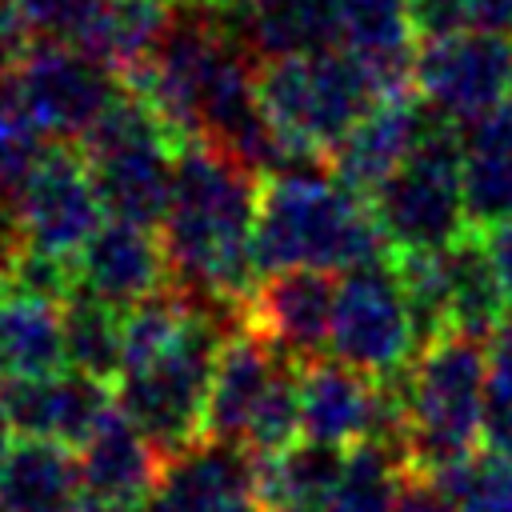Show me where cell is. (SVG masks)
<instances>
[{
	"label": "cell",
	"instance_id": "ab89813d",
	"mask_svg": "<svg viewBox=\"0 0 512 512\" xmlns=\"http://www.w3.org/2000/svg\"><path fill=\"white\" fill-rule=\"evenodd\" d=\"M184 4H196V8H208V12H224V8H232L236 0H184Z\"/></svg>",
	"mask_w": 512,
	"mask_h": 512
},
{
	"label": "cell",
	"instance_id": "ba28073f",
	"mask_svg": "<svg viewBox=\"0 0 512 512\" xmlns=\"http://www.w3.org/2000/svg\"><path fill=\"white\" fill-rule=\"evenodd\" d=\"M8 64L28 116L48 140H84L124 92V80L76 40H28Z\"/></svg>",
	"mask_w": 512,
	"mask_h": 512
},
{
	"label": "cell",
	"instance_id": "e0dca14e",
	"mask_svg": "<svg viewBox=\"0 0 512 512\" xmlns=\"http://www.w3.org/2000/svg\"><path fill=\"white\" fill-rule=\"evenodd\" d=\"M432 120V108L420 104L412 92L408 96H380L328 152L332 176L352 188L356 196H372L420 144L424 128Z\"/></svg>",
	"mask_w": 512,
	"mask_h": 512
},
{
	"label": "cell",
	"instance_id": "9a60e30c",
	"mask_svg": "<svg viewBox=\"0 0 512 512\" xmlns=\"http://www.w3.org/2000/svg\"><path fill=\"white\" fill-rule=\"evenodd\" d=\"M72 280H76L72 292L96 296V300L128 312L132 304L148 300L152 292L168 288V280H172L168 256L160 244V228L108 216L88 236V244L76 252Z\"/></svg>",
	"mask_w": 512,
	"mask_h": 512
},
{
	"label": "cell",
	"instance_id": "8fae6325",
	"mask_svg": "<svg viewBox=\"0 0 512 512\" xmlns=\"http://www.w3.org/2000/svg\"><path fill=\"white\" fill-rule=\"evenodd\" d=\"M512 88V44L464 28L416 44V96L444 120L468 128L492 116Z\"/></svg>",
	"mask_w": 512,
	"mask_h": 512
},
{
	"label": "cell",
	"instance_id": "d6a6232c",
	"mask_svg": "<svg viewBox=\"0 0 512 512\" xmlns=\"http://www.w3.org/2000/svg\"><path fill=\"white\" fill-rule=\"evenodd\" d=\"M484 444L504 452V456H512V316L488 336Z\"/></svg>",
	"mask_w": 512,
	"mask_h": 512
},
{
	"label": "cell",
	"instance_id": "9c48e42d",
	"mask_svg": "<svg viewBox=\"0 0 512 512\" xmlns=\"http://www.w3.org/2000/svg\"><path fill=\"white\" fill-rule=\"evenodd\" d=\"M4 200L16 248L56 256L68 264L88 244V236L108 220L88 160L72 148H44V156L24 172V180Z\"/></svg>",
	"mask_w": 512,
	"mask_h": 512
},
{
	"label": "cell",
	"instance_id": "b9f144b4",
	"mask_svg": "<svg viewBox=\"0 0 512 512\" xmlns=\"http://www.w3.org/2000/svg\"><path fill=\"white\" fill-rule=\"evenodd\" d=\"M0 376H4V360H0Z\"/></svg>",
	"mask_w": 512,
	"mask_h": 512
},
{
	"label": "cell",
	"instance_id": "ac0fdd59",
	"mask_svg": "<svg viewBox=\"0 0 512 512\" xmlns=\"http://www.w3.org/2000/svg\"><path fill=\"white\" fill-rule=\"evenodd\" d=\"M384 412V380L364 376L344 360L300 364V424L308 440L352 448L372 440Z\"/></svg>",
	"mask_w": 512,
	"mask_h": 512
},
{
	"label": "cell",
	"instance_id": "5b68a950",
	"mask_svg": "<svg viewBox=\"0 0 512 512\" xmlns=\"http://www.w3.org/2000/svg\"><path fill=\"white\" fill-rule=\"evenodd\" d=\"M488 340L444 332L416 352L404 372L408 468L436 472L484 440Z\"/></svg>",
	"mask_w": 512,
	"mask_h": 512
},
{
	"label": "cell",
	"instance_id": "4dcf8cb0",
	"mask_svg": "<svg viewBox=\"0 0 512 512\" xmlns=\"http://www.w3.org/2000/svg\"><path fill=\"white\" fill-rule=\"evenodd\" d=\"M304 436L300 424V364H284L280 376L272 380V388L264 392V400L256 404L248 428H244V448L252 456H272L284 452L288 444H296Z\"/></svg>",
	"mask_w": 512,
	"mask_h": 512
},
{
	"label": "cell",
	"instance_id": "836d02e7",
	"mask_svg": "<svg viewBox=\"0 0 512 512\" xmlns=\"http://www.w3.org/2000/svg\"><path fill=\"white\" fill-rule=\"evenodd\" d=\"M96 4L100 0H8L28 40H40V36L72 40L84 28V20L96 12Z\"/></svg>",
	"mask_w": 512,
	"mask_h": 512
},
{
	"label": "cell",
	"instance_id": "e575fe53",
	"mask_svg": "<svg viewBox=\"0 0 512 512\" xmlns=\"http://www.w3.org/2000/svg\"><path fill=\"white\" fill-rule=\"evenodd\" d=\"M408 8H412V28L420 40L472 28V0H408Z\"/></svg>",
	"mask_w": 512,
	"mask_h": 512
},
{
	"label": "cell",
	"instance_id": "74e56055",
	"mask_svg": "<svg viewBox=\"0 0 512 512\" xmlns=\"http://www.w3.org/2000/svg\"><path fill=\"white\" fill-rule=\"evenodd\" d=\"M12 248H16V240H12V224L4 220V224H0V276H4V268H8V260H12Z\"/></svg>",
	"mask_w": 512,
	"mask_h": 512
},
{
	"label": "cell",
	"instance_id": "7bdbcfd3",
	"mask_svg": "<svg viewBox=\"0 0 512 512\" xmlns=\"http://www.w3.org/2000/svg\"><path fill=\"white\" fill-rule=\"evenodd\" d=\"M508 100H512V88H508Z\"/></svg>",
	"mask_w": 512,
	"mask_h": 512
},
{
	"label": "cell",
	"instance_id": "4fadbf2b",
	"mask_svg": "<svg viewBox=\"0 0 512 512\" xmlns=\"http://www.w3.org/2000/svg\"><path fill=\"white\" fill-rule=\"evenodd\" d=\"M140 512H264L256 456L236 440L200 436L172 452Z\"/></svg>",
	"mask_w": 512,
	"mask_h": 512
},
{
	"label": "cell",
	"instance_id": "d590c367",
	"mask_svg": "<svg viewBox=\"0 0 512 512\" xmlns=\"http://www.w3.org/2000/svg\"><path fill=\"white\" fill-rule=\"evenodd\" d=\"M400 512H456V504L428 472L408 468L404 484H400Z\"/></svg>",
	"mask_w": 512,
	"mask_h": 512
},
{
	"label": "cell",
	"instance_id": "7402d4cb",
	"mask_svg": "<svg viewBox=\"0 0 512 512\" xmlns=\"http://www.w3.org/2000/svg\"><path fill=\"white\" fill-rule=\"evenodd\" d=\"M76 448L16 436L0 464V512H80Z\"/></svg>",
	"mask_w": 512,
	"mask_h": 512
},
{
	"label": "cell",
	"instance_id": "83f0119b",
	"mask_svg": "<svg viewBox=\"0 0 512 512\" xmlns=\"http://www.w3.org/2000/svg\"><path fill=\"white\" fill-rule=\"evenodd\" d=\"M64 364L96 380H116L124 364V308L72 292L64 300Z\"/></svg>",
	"mask_w": 512,
	"mask_h": 512
},
{
	"label": "cell",
	"instance_id": "f35d334b",
	"mask_svg": "<svg viewBox=\"0 0 512 512\" xmlns=\"http://www.w3.org/2000/svg\"><path fill=\"white\" fill-rule=\"evenodd\" d=\"M12 440H16V432H12V424H8V416H4V408H0V464H4V456H8V448H12Z\"/></svg>",
	"mask_w": 512,
	"mask_h": 512
},
{
	"label": "cell",
	"instance_id": "d4e9b609",
	"mask_svg": "<svg viewBox=\"0 0 512 512\" xmlns=\"http://www.w3.org/2000/svg\"><path fill=\"white\" fill-rule=\"evenodd\" d=\"M0 360L4 376L64 368V304L0 284Z\"/></svg>",
	"mask_w": 512,
	"mask_h": 512
},
{
	"label": "cell",
	"instance_id": "f546056e",
	"mask_svg": "<svg viewBox=\"0 0 512 512\" xmlns=\"http://www.w3.org/2000/svg\"><path fill=\"white\" fill-rule=\"evenodd\" d=\"M428 476L448 492L456 512H512V456L488 444Z\"/></svg>",
	"mask_w": 512,
	"mask_h": 512
},
{
	"label": "cell",
	"instance_id": "f1b7e54d",
	"mask_svg": "<svg viewBox=\"0 0 512 512\" xmlns=\"http://www.w3.org/2000/svg\"><path fill=\"white\" fill-rule=\"evenodd\" d=\"M408 460L376 440H360L344 452V472L328 512H400V484Z\"/></svg>",
	"mask_w": 512,
	"mask_h": 512
},
{
	"label": "cell",
	"instance_id": "8d00e7d4",
	"mask_svg": "<svg viewBox=\"0 0 512 512\" xmlns=\"http://www.w3.org/2000/svg\"><path fill=\"white\" fill-rule=\"evenodd\" d=\"M484 248H488V256H492V268H496L504 304H508V312H512V220H500V224L484 228Z\"/></svg>",
	"mask_w": 512,
	"mask_h": 512
},
{
	"label": "cell",
	"instance_id": "30bf717a",
	"mask_svg": "<svg viewBox=\"0 0 512 512\" xmlns=\"http://www.w3.org/2000/svg\"><path fill=\"white\" fill-rule=\"evenodd\" d=\"M328 352L372 380L400 376L416 360L420 340L392 256L348 268L336 280Z\"/></svg>",
	"mask_w": 512,
	"mask_h": 512
},
{
	"label": "cell",
	"instance_id": "3957f363",
	"mask_svg": "<svg viewBox=\"0 0 512 512\" xmlns=\"http://www.w3.org/2000/svg\"><path fill=\"white\" fill-rule=\"evenodd\" d=\"M256 88L280 144V172L320 168L340 136L380 100L372 76L348 48L260 60Z\"/></svg>",
	"mask_w": 512,
	"mask_h": 512
},
{
	"label": "cell",
	"instance_id": "52a82bcc",
	"mask_svg": "<svg viewBox=\"0 0 512 512\" xmlns=\"http://www.w3.org/2000/svg\"><path fill=\"white\" fill-rule=\"evenodd\" d=\"M368 208L392 252L444 248L464 236V136L460 124L432 112L412 156L368 196Z\"/></svg>",
	"mask_w": 512,
	"mask_h": 512
},
{
	"label": "cell",
	"instance_id": "7c38bea8",
	"mask_svg": "<svg viewBox=\"0 0 512 512\" xmlns=\"http://www.w3.org/2000/svg\"><path fill=\"white\" fill-rule=\"evenodd\" d=\"M0 408L16 436L80 448L104 424L116 400L108 392V380H96L64 364L40 376H4Z\"/></svg>",
	"mask_w": 512,
	"mask_h": 512
},
{
	"label": "cell",
	"instance_id": "44dd1931",
	"mask_svg": "<svg viewBox=\"0 0 512 512\" xmlns=\"http://www.w3.org/2000/svg\"><path fill=\"white\" fill-rule=\"evenodd\" d=\"M220 16L256 60L340 44V0H236Z\"/></svg>",
	"mask_w": 512,
	"mask_h": 512
},
{
	"label": "cell",
	"instance_id": "6da1fadb",
	"mask_svg": "<svg viewBox=\"0 0 512 512\" xmlns=\"http://www.w3.org/2000/svg\"><path fill=\"white\" fill-rule=\"evenodd\" d=\"M256 196V172L212 144H180L172 200L160 220V244L180 292L244 316V304L260 284Z\"/></svg>",
	"mask_w": 512,
	"mask_h": 512
},
{
	"label": "cell",
	"instance_id": "1f68e13d",
	"mask_svg": "<svg viewBox=\"0 0 512 512\" xmlns=\"http://www.w3.org/2000/svg\"><path fill=\"white\" fill-rule=\"evenodd\" d=\"M48 136L36 128V120L28 116L16 80H12V64L8 56H0V192L8 196L24 172L44 156Z\"/></svg>",
	"mask_w": 512,
	"mask_h": 512
},
{
	"label": "cell",
	"instance_id": "484cf974",
	"mask_svg": "<svg viewBox=\"0 0 512 512\" xmlns=\"http://www.w3.org/2000/svg\"><path fill=\"white\" fill-rule=\"evenodd\" d=\"M440 260H444L452 328L488 340L508 320V304H504L492 256L484 248V232L468 228L464 236H456L452 244L440 248Z\"/></svg>",
	"mask_w": 512,
	"mask_h": 512
},
{
	"label": "cell",
	"instance_id": "8992f818",
	"mask_svg": "<svg viewBox=\"0 0 512 512\" xmlns=\"http://www.w3.org/2000/svg\"><path fill=\"white\" fill-rule=\"evenodd\" d=\"M80 152L108 216L160 228L172 200L180 140L132 88L96 120Z\"/></svg>",
	"mask_w": 512,
	"mask_h": 512
},
{
	"label": "cell",
	"instance_id": "2e32d148",
	"mask_svg": "<svg viewBox=\"0 0 512 512\" xmlns=\"http://www.w3.org/2000/svg\"><path fill=\"white\" fill-rule=\"evenodd\" d=\"M76 460L84 488L80 512H140L164 468V452L120 408L76 448Z\"/></svg>",
	"mask_w": 512,
	"mask_h": 512
},
{
	"label": "cell",
	"instance_id": "ffe728a7",
	"mask_svg": "<svg viewBox=\"0 0 512 512\" xmlns=\"http://www.w3.org/2000/svg\"><path fill=\"white\" fill-rule=\"evenodd\" d=\"M340 44L364 64L376 96L416 92V28L408 0H340Z\"/></svg>",
	"mask_w": 512,
	"mask_h": 512
},
{
	"label": "cell",
	"instance_id": "4316f807",
	"mask_svg": "<svg viewBox=\"0 0 512 512\" xmlns=\"http://www.w3.org/2000/svg\"><path fill=\"white\" fill-rule=\"evenodd\" d=\"M168 20H172V8H160V4H144V0H100L96 12L84 20V28L72 40L88 56H96L100 64H108L120 80H128L148 60V52L164 36Z\"/></svg>",
	"mask_w": 512,
	"mask_h": 512
},
{
	"label": "cell",
	"instance_id": "d6986e66",
	"mask_svg": "<svg viewBox=\"0 0 512 512\" xmlns=\"http://www.w3.org/2000/svg\"><path fill=\"white\" fill-rule=\"evenodd\" d=\"M288 356H280L256 328L244 320L224 336L212 368V388H208V408H204V436L212 440H244V428L280 376ZM296 364V360H292Z\"/></svg>",
	"mask_w": 512,
	"mask_h": 512
},
{
	"label": "cell",
	"instance_id": "603a6c76",
	"mask_svg": "<svg viewBox=\"0 0 512 512\" xmlns=\"http://www.w3.org/2000/svg\"><path fill=\"white\" fill-rule=\"evenodd\" d=\"M344 452L348 448L300 436L284 452L256 456L260 508L264 512H328L344 472Z\"/></svg>",
	"mask_w": 512,
	"mask_h": 512
},
{
	"label": "cell",
	"instance_id": "60d3db41",
	"mask_svg": "<svg viewBox=\"0 0 512 512\" xmlns=\"http://www.w3.org/2000/svg\"><path fill=\"white\" fill-rule=\"evenodd\" d=\"M144 4H160V8H172L176 0H144Z\"/></svg>",
	"mask_w": 512,
	"mask_h": 512
},
{
	"label": "cell",
	"instance_id": "5bb4252c",
	"mask_svg": "<svg viewBox=\"0 0 512 512\" xmlns=\"http://www.w3.org/2000/svg\"><path fill=\"white\" fill-rule=\"evenodd\" d=\"M336 280L324 268L268 272L244 304V324L256 328L280 356L308 364L320 360L332 336Z\"/></svg>",
	"mask_w": 512,
	"mask_h": 512
},
{
	"label": "cell",
	"instance_id": "277c9868",
	"mask_svg": "<svg viewBox=\"0 0 512 512\" xmlns=\"http://www.w3.org/2000/svg\"><path fill=\"white\" fill-rule=\"evenodd\" d=\"M240 320L244 316L196 300L188 324L160 352L116 376V408L164 452V460L204 436L216 352Z\"/></svg>",
	"mask_w": 512,
	"mask_h": 512
},
{
	"label": "cell",
	"instance_id": "cb8c5ba5",
	"mask_svg": "<svg viewBox=\"0 0 512 512\" xmlns=\"http://www.w3.org/2000/svg\"><path fill=\"white\" fill-rule=\"evenodd\" d=\"M464 204L476 232L512 220V100L468 124L464 136Z\"/></svg>",
	"mask_w": 512,
	"mask_h": 512
},
{
	"label": "cell",
	"instance_id": "7a4b0ae2",
	"mask_svg": "<svg viewBox=\"0 0 512 512\" xmlns=\"http://www.w3.org/2000/svg\"><path fill=\"white\" fill-rule=\"evenodd\" d=\"M388 256L392 248L368 200L344 188L336 176L324 180L308 168V172H276L260 180V196H256L260 272H280V268L348 272Z\"/></svg>",
	"mask_w": 512,
	"mask_h": 512
}]
</instances>
